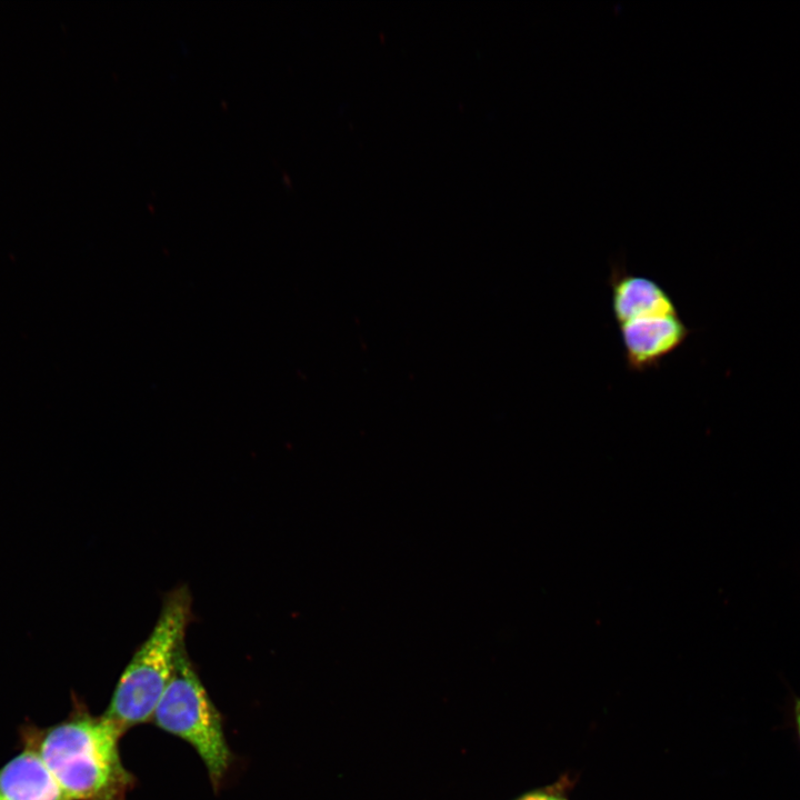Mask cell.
<instances>
[{"label": "cell", "instance_id": "obj_1", "mask_svg": "<svg viewBox=\"0 0 800 800\" xmlns=\"http://www.w3.org/2000/svg\"><path fill=\"white\" fill-rule=\"evenodd\" d=\"M122 734L104 714H92L79 701L58 723L26 722L19 730L22 748L40 758L69 800H127L136 779L121 760Z\"/></svg>", "mask_w": 800, "mask_h": 800}, {"label": "cell", "instance_id": "obj_2", "mask_svg": "<svg viewBox=\"0 0 800 800\" xmlns=\"http://www.w3.org/2000/svg\"><path fill=\"white\" fill-rule=\"evenodd\" d=\"M190 617L189 589L183 586L170 591L152 631L127 664L103 713L123 733L152 718L184 647Z\"/></svg>", "mask_w": 800, "mask_h": 800}, {"label": "cell", "instance_id": "obj_3", "mask_svg": "<svg viewBox=\"0 0 800 800\" xmlns=\"http://www.w3.org/2000/svg\"><path fill=\"white\" fill-rule=\"evenodd\" d=\"M151 720L197 751L212 786L218 789L229 769L231 752L221 714L202 686L184 647Z\"/></svg>", "mask_w": 800, "mask_h": 800}, {"label": "cell", "instance_id": "obj_4", "mask_svg": "<svg viewBox=\"0 0 800 800\" xmlns=\"http://www.w3.org/2000/svg\"><path fill=\"white\" fill-rule=\"evenodd\" d=\"M618 327L626 368L643 373L660 368L692 333L680 314L644 318Z\"/></svg>", "mask_w": 800, "mask_h": 800}, {"label": "cell", "instance_id": "obj_5", "mask_svg": "<svg viewBox=\"0 0 800 800\" xmlns=\"http://www.w3.org/2000/svg\"><path fill=\"white\" fill-rule=\"evenodd\" d=\"M617 326L654 317L680 314L673 297L657 280L629 272L613 262L607 280Z\"/></svg>", "mask_w": 800, "mask_h": 800}, {"label": "cell", "instance_id": "obj_6", "mask_svg": "<svg viewBox=\"0 0 800 800\" xmlns=\"http://www.w3.org/2000/svg\"><path fill=\"white\" fill-rule=\"evenodd\" d=\"M0 800H69L40 758L22 750L0 768Z\"/></svg>", "mask_w": 800, "mask_h": 800}, {"label": "cell", "instance_id": "obj_7", "mask_svg": "<svg viewBox=\"0 0 800 800\" xmlns=\"http://www.w3.org/2000/svg\"><path fill=\"white\" fill-rule=\"evenodd\" d=\"M573 781L564 774L551 784L527 791L514 800H570L569 791Z\"/></svg>", "mask_w": 800, "mask_h": 800}, {"label": "cell", "instance_id": "obj_8", "mask_svg": "<svg viewBox=\"0 0 800 800\" xmlns=\"http://www.w3.org/2000/svg\"><path fill=\"white\" fill-rule=\"evenodd\" d=\"M791 724L800 747V696H793L791 703Z\"/></svg>", "mask_w": 800, "mask_h": 800}]
</instances>
